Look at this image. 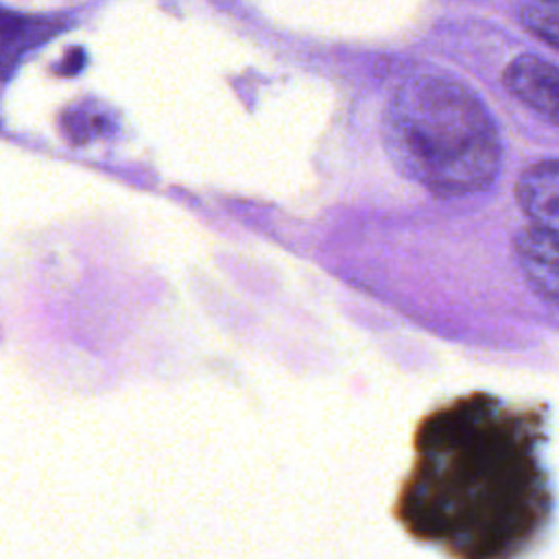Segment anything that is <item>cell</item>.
<instances>
[{"instance_id": "obj_1", "label": "cell", "mask_w": 559, "mask_h": 559, "mask_svg": "<svg viewBox=\"0 0 559 559\" xmlns=\"http://www.w3.org/2000/svg\"><path fill=\"white\" fill-rule=\"evenodd\" d=\"M542 443V415L493 395L437 408L417 428L397 518L454 559H518L550 513Z\"/></svg>"}, {"instance_id": "obj_5", "label": "cell", "mask_w": 559, "mask_h": 559, "mask_svg": "<svg viewBox=\"0 0 559 559\" xmlns=\"http://www.w3.org/2000/svg\"><path fill=\"white\" fill-rule=\"evenodd\" d=\"M57 31L59 24L48 17L22 15L0 7V81L15 72L26 50L50 39Z\"/></svg>"}, {"instance_id": "obj_3", "label": "cell", "mask_w": 559, "mask_h": 559, "mask_svg": "<svg viewBox=\"0 0 559 559\" xmlns=\"http://www.w3.org/2000/svg\"><path fill=\"white\" fill-rule=\"evenodd\" d=\"M504 85L524 105L533 107L550 122L559 118V74L557 68L535 55L515 57L504 70Z\"/></svg>"}, {"instance_id": "obj_7", "label": "cell", "mask_w": 559, "mask_h": 559, "mask_svg": "<svg viewBox=\"0 0 559 559\" xmlns=\"http://www.w3.org/2000/svg\"><path fill=\"white\" fill-rule=\"evenodd\" d=\"M522 24L550 48L559 46V0H528Z\"/></svg>"}, {"instance_id": "obj_8", "label": "cell", "mask_w": 559, "mask_h": 559, "mask_svg": "<svg viewBox=\"0 0 559 559\" xmlns=\"http://www.w3.org/2000/svg\"><path fill=\"white\" fill-rule=\"evenodd\" d=\"M83 61H85L83 50H79V48L70 50V52L66 55V59L59 63V74H63V76H68V74H76V72L81 70Z\"/></svg>"}, {"instance_id": "obj_6", "label": "cell", "mask_w": 559, "mask_h": 559, "mask_svg": "<svg viewBox=\"0 0 559 559\" xmlns=\"http://www.w3.org/2000/svg\"><path fill=\"white\" fill-rule=\"evenodd\" d=\"M518 255L535 288L542 290L548 304L555 299V258H557V231L528 225L518 236Z\"/></svg>"}, {"instance_id": "obj_4", "label": "cell", "mask_w": 559, "mask_h": 559, "mask_svg": "<svg viewBox=\"0 0 559 559\" xmlns=\"http://www.w3.org/2000/svg\"><path fill=\"white\" fill-rule=\"evenodd\" d=\"M559 173L557 159H546L526 168L515 186V197L522 212L531 218L533 225L557 231L559 223Z\"/></svg>"}, {"instance_id": "obj_2", "label": "cell", "mask_w": 559, "mask_h": 559, "mask_svg": "<svg viewBox=\"0 0 559 559\" xmlns=\"http://www.w3.org/2000/svg\"><path fill=\"white\" fill-rule=\"evenodd\" d=\"M395 166L439 197L487 188L500 166V138L483 103L445 76H415L397 87L384 116Z\"/></svg>"}]
</instances>
